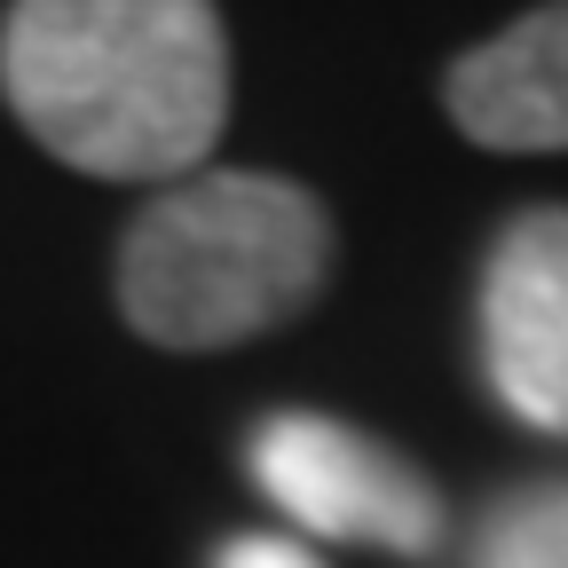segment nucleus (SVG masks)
<instances>
[{"mask_svg":"<svg viewBox=\"0 0 568 568\" xmlns=\"http://www.w3.org/2000/svg\"><path fill=\"white\" fill-rule=\"evenodd\" d=\"M481 372L537 435H568V205H529L481 261Z\"/></svg>","mask_w":568,"mask_h":568,"instance_id":"nucleus-4","label":"nucleus"},{"mask_svg":"<svg viewBox=\"0 0 568 568\" xmlns=\"http://www.w3.org/2000/svg\"><path fill=\"white\" fill-rule=\"evenodd\" d=\"M245 466L261 497L301 521L308 537L339 545H379L403 560H435L443 552V489L426 481L403 450L372 443L364 426H347L332 410H268L245 443Z\"/></svg>","mask_w":568,"mask_h":568,"instance_id":"nucleus-3","label":"nucleus"},{"mask_svg":"<svg viewBox=\"0 0 568 568\" xmlns=\"http://www.w3.org/2000/svg\"><path fill=\"white\" fill-rule=\"evenodd\" d=\"M339 261L332 205L293 174L197 166L142 197L111 253V301L134 339L222 355L301 324Z\"/></svg>","mask_w":568,"mask_h":568,"instance_id":"nucleus-2","label":"nucleus"},{"mask_svg":"<svg viewBox=\"0 0 568 568\" xmlns=\"http://www.w3.org/2000/svg\"><path fill=\"white\" fill-rule=\"evenodd\" d=\"M443 111L466 142L506 159L568 151V0H537L443 71Z\"/></svg>","mask_w":568,"mask_h":568,"instance_id":"nucleus-5","label":"nucleus"},{"mask_svg":"<svg viewBox=\"0 0 568 568\" xmlns=\"http://www.w3.org/2000/svg\"><path fill=\"white\" fill-rule=\"evenodd\" d=\"M0 103L71 174L182 182L230 126V32L213 0H9Z\"/></svg>","mask_w":568,"mask_h":568,"instance_id":"nucleus-1","label":"nucleus"},{"mask_svg":"<svg viewBox=\"0 0 568 568\" xmlns=\"http://www.w3.org/2000/svg\"><path fill=\"white\" fill-rule=\"evenodd\" d=\"M466 568H568V474L521 481L481 514Z\"/></svg>","mask_w":568,"mask_h":568,"instance_id":"nucleus-6","label":"nucleus"},{"mask_svg":"<svg viewBox=\"0 0 568 568\" xmlns=\"http://www.w3.org/2000/svg\"><path fill=\"white\" fill-rule=\"evenodd\" d=\"M213 568H324V560L308 545H293V537H230L213 552Z\"/></svg>","mask_w":568,"mask_h":568,"instance_id":"nucleus-7","label":"nucleus"}]
</instances>
